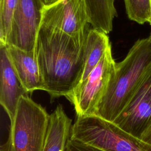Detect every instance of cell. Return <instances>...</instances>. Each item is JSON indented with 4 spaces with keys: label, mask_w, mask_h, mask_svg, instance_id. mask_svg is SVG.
Listing matches in <instances>:
<instances>
[{
    "label": "cell",
    "mask_w": 151,
    "mask_h": 151,
    "mask_svg": "<svg viewBox=\"0 0 151 151\" xmlns=\"http://www.w3.org/2000/svg\"><path fill=\"white\" fill-rule=\"evenodd\" d=\"M86 38L73 37L41 20L35 52L42 90L50 95L51 100L67 96L80 83Z\"/></svg>",
    "instance_id": "6da1fadb"
},
{
    "label": "cell",
    "mask_w": 151,
    "mask_h": 151,
    "mask_svg": "<svg viewBox=\"0 0 151 151\" xmlns=\"http://www.w3.org/2000/svg\"><path fill=\"white\" fill-rule=\"evenodd\" d=\"M151 69V34L139 39L116 65L115 74L95 114L114 122L127 105Z\"/></svg>",
    "instance_id": "7a4b0ae2"
},
{
    "label": "cell",
    "mask_w": 151,
    "mask_h": 151,
    "mask_svg": "<svg viewBox=\"0 0 151 151\" xmlns=\"http://www.w3.org/2000/svg\"><path fill=\"white\" fill-rule=\"evenodd\" d=\"M70 137L103 151H151V145L95 114L77 116Z\"/></svg>",
    "instance_id": "3957f363"
},
{
    "label": "cell",
    "mask_w": 151,
    "mask_h": 151,
    "mask_svg": "<svg viewBox=\"0 0 151 151\" xmlns=\"http://www.w3.org/2000/svg\"><path fill=\"white\" fill-rule=\"evenodd\" d=\"M50 114L29 95L20 97L1 151H42Z\"/></svg>",
    "instance_id": "277c9868"
},
{
    "label": "cell",
    "mask_w": 151,
    "mask_h": 151,
    "mask_svg": "<svg viewBox=\"0 0 151 151\" xmlns=\"http://www.w3.org/2000/svg\"><path fill=\"white\" fill-rule=\"evenodd\" d=\"M111 47L87 78L65 97L71 103L77 116L96 113L116 72Z\"/></svg>",
    "instance_id": "5b68a950"
},
{
    "label": "cell",
    "mask_w": 151,
    "mask_h": 151,
    "mask_svg": "<svg viewBox=\"0 0 151 151\" xmlns=\"http://www.w3.org/2000/svg\"><path fill=\"white\" fill-rule=\"evenodd\" d=\"M44 6L41 0H18L8 44L28 51L35 50Z\"/></svg>",
    "instance_id": "8992f818"
},
{
    "label": "cell",
    "mask_w": 151,
    "mask_h": 151,
    "mask_svg": "<svg viewBox=\"0 0 151 151\" xmlns=\"http://www.w3.org/2000/svg\"><path fill=\"white\" fill-rule=\"evenodd\" d=\"M41 20L74 38H85L88 30V17L84 0H59L45 6Z\"/></svg>",
    "instance_id": "52a82bcc"
},
{
    "label": "cell",
    "mask_w": 151,
    "mask_h": 151,
    "mask_svg": "<svg viewBox=\"0 0 151 151\" xmlns=\"http://www.w3.org/2000/svg\"><path fill=\"white\" fill-rule=\"evenodd\" d=\"M113 122L126 132L142 139L151 123V69Z\"/></svg>",
    "instance_id": "ba28073f"
},
{
    "label": "cell",
    "mask_w": 151,
    "mask_h": 151,
    "mask_svg": "<svg viewBox=\"0 0 151 151\" xmlns=\"http://www.w3.org/2000/svg\"><path fill=\"white\" fill-rule=\"evenodd\" d=\"M29 95L9 59L6 47L0 45V104L11 122L20 97Z\"/></svg>",
    "instance_id": "9c48e42d"
},
{
    "label": "cell",
    "mask_w": 151,
    "mask_h": 151,
    "mask_svg": "<svg viewBox=\"0 0 151 151\" xmlns=\"http://www.w3.org/2000/svg\"><path fill=\"white\" fill-rule=\"evenodd\" d=\"M11 64L28 94L42 90L43 83L35 50L28 51L14 45H5Z\"/></svg>",
    "instance_id": "30bf717a"
},
{
    "label": "cell",
    "mask_w": 151,
    "mask_h": 151,
    "mask_svg": "<svg viewBox=\"0 0 151 151\" xmlns=\"http://www.w3.org/2000/svg\"><path fill=\"white\" fill-rule=\"evenodd\" d=\"M72 120L58 104L50 114L45 140L42 151H65L70 137Z\"/></svg>",
    "instance_id": "8fae6325"
},
{
    "label": "cell",
    "mask_w": 151,
    "mask_h": 151,
    "mask_svg": "<svg viewBox=\"0 0 151 151\" xmlns=\"http://www.w3.org/2000/svg\"><path fill=\"white\" fill-rule=\"evenodd\" d=\"M110 47L107 34L93 28L88 29L84 44L83 68L80 83L84 80L97 65Z\"/></svg>",
    "instance_id": "7c38bea8"
},
{
    "label": "cell",
    "mask_w": 151,
    "mask_h": 151,
    "mask_svg": "<svg viewBox=\"0 0 151 151\" xmlns=\"http://www.w3.org/2000/svg\"><path fill=\"white\" fill-rule=\"evenodd\" d=\"M92 28L108 34L113 29L117 12L114 0H84Z\"/></svg>",
    "instance_id": "4fadbf2b"
},
{
    "label": "cell",
    "mask_w": 151,
    "mask_h": 151,
    "mask_svg": "<svg viewBox=\"0 0 151 151\" xmlns=\"http://www.w3.org/2000/svg\"><path fill=\"white\" fill-rule=\"evenodd\" d=\"M18 0H0V45H6Z\"/></svg>",
    "instance_id": "5bb4252c"
},
{
    "label": "cell",
    "mask_w": 151,
    "mask_h": 151,
    "mask_svg": "<svg viewBox=\"0 0 151 151\" xmlns=\"http://www.w3.org/2000/svg\"><path fill=\"white\" fill-rule=\"evenodd\" d=\"M128 18L139 24L151 25V0H124Z\"/></svg>",
    "instance_id": "9a60e30c"
},
{
    "label": "cell",
    "mask_w": 151,
    "mask_h": 151,
    "mask_svg": "<svg viewBox=\"0 0 151 151\" xmlns=\"http://www.w3.org/2000/svg\"><path fill=\"white\" fill-rule=\"evenodd\" d=\"M65 151H103L77 140L69 138Z\"/></svg>",
    "instance_id": "2e32d148"
},
{
    "label": "cell",
    "mask_w": 151,
    "mask_h": 151,
    "mask_svg": "<svg viewBox=\"0 0 151 151\" xmlns=\"http://www.w3.org/2000/svg\"><path fill=\"white\" fill-rule=\"evenodd\" d=\"M142 139L146 143L151 145V123L143 133Z\"/></svg>",
    "instance_id": "e0dca14e"
},
{
    "label": "cell",
    "mask_w": 151,
    "mask_h": 151,
    "mask_svg": "<svg viewBox=\"0 0 151 151\" xmlns=\"http://www.w3.org/2000/svg\"><path fill=\"white\" fill-rule=\"evenodd\" d=\"M41 1H42L45 6H48V5H51L52 4H55L59 0H41Z\"/></svg>",
    "instance_id": "ac0fdd59"
},
{
    "label": "cell",
    "mask_w": 151,
    "mask_h": 151,
    "mask_svg": "<svg viewBox=\"0 0 151 151\" xmlns=\"http://www.w3.org/2000/svg\"><path fill=\"white\" fill-rule=\"evenodd\" d=\"M150 34H151V33H150Z\"/></svg>",
    "instance_id": "d6986e66"
},
{
    "label": "cell",
    "mask_w": 151,
    "mask_h": 151,
    "mask_svg": "<svg viewBox=\"0 0 151 151\" xmlns=\"http://www.w3.org/2000/svg\"></svg>",
    "instance_id": "ffe728a7"
}]
</instances>
